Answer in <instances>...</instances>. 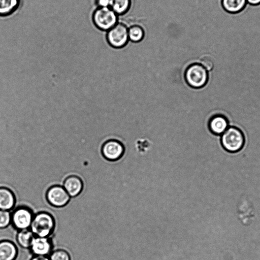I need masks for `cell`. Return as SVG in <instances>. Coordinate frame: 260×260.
Here are the masks:
<instances>
[{
	"label": "cell",
	"instance_id": "ffe728a7",
	"mask_svg": "<svg viewBox=\"0 0 260 260\" xmlns=\"http://www.w3.org/2000/svg\"><path fill=\"white\" fill-rule=\"evenodd\" d=\"M11 223L10 211L0 210V228H5Z\"/></svg>",
	"mask_w": 260,
	"mask_h": 260
},
{
	"label": "cell",
	"instance_id": "7a4b0ae2",
	"mask_svg": "<svg viewBox=\"0 0 260 260\" xmlns=\"http://www.w3.org/2000/svg\"><path fill=\"white\" fill-rule=\"evenodd\" d=\"M54 228V221L52 216L43 212L34 216L29 230L35 236L48 237L52 233Z\"/></svg>",
	"mask_w": 260,
	"mask_h": 260
},
{
	"label": "cell",
	"instance_id": "ac0fdd59",
	"mask_svg": "<svg viewBox=\"0 0 260 260\" xmlns=\"http://www.w3.org/2000/svg\"><path fill=\"white\" fill-rule=\"evenodd\" d=\"M128 39L133 42H139L144 38V31L138 25H134L128 28Z\"/></svg>",
	"mask_w": 260,
	"mask_h": 260
},
{
	"label": "cell",
	"instance_id": "7c38bea8",
	"mask_svg": "<svg viewBox=\"0 0 260 260\" xmlns=\"http://www.w3.org/2000/svg\"><path fill=\"white\" fill-rule=\"evenodd\" d=\"M17 248L12 242L4 240L0 242V260H15Z\"/></svg>",
	"mask_w": 260,
	"mask_h": 260
},
{
	"label": "cell",
	"instance_id": "5bb4252c",
	"mask_svg": "<svg viewBox=\"0 0 260 260\" xmlns=\"http://www.w3.org/2000/svg\"><path fill=\"white\" fill-rule=\"evenodd\" d=\"M21 0H0V17L9 16L19 8Z\"/></svg>",
	"mask_w": 260,
	"mask_h": 260
},
{
	"label": "cell",
	"instance_id": "9c48e42d",
	"mask_svg": "<svg viewBox=\"0 0 260 260\" xmlns=\"http://www.w3.org/2000/svg\"><path fill=\"white\" fill-rule=\"evenodd\" d=\"M29 249L34 255L49 256L52 252V245L48 237L35 236Z\"/></svg>",
	"mask_w": 260,
	"mask_h": 260
},
{
	"label": "cell",
	"instance_id": "8fae6325",
	"mask_svg": "<svg viewBox=\"0 0 260 260\" xmlns=\"http://www.w3.org/2000/svg\"><path fill=\"white\" fill-rule=\"evenodd\" d=\"M62 186L71 197H74L81 192L83 184L79 177L71 176L65 180Z\"/></svg>",
	"mask_w": 260,
	"mask_h": 260
},
{
	"label": "cell",
	"instance_id": "8992f818",
	"mask_svg": "<svg viewBox=\"0 0 260 260\" xmlns=\"http://www.w3.org/2000/svg\"><path fill=\"white\" fill-rule=\"evenodd\" d=\"M34 214L27 208L20 207L11 212V223L18 231L29 229Z\"/></svg>",
	"mask_w": 260,
	"mask_h": 260
},
{
	"label": "cell",
	"instance_id": "d6986e66",
	"mask_svg": "<svg viewBox=\"0 0 260 260\" xmlns=\"http://www.w3.org/2000/svg\"><path fill=\"white\" fill-rule=\"evenodd\" d=\"M50 260H71L69 253L62 249L52 251L49 255Z\"/></svg>",
	"mask_w": 260,
	"mask_h": 260
},
{
	"label": "cell",
	"instance_id": "44dd1931",
	"mask_svg": "<svg viewBox=\"0 0 260 260\" xmlns=\"http://www.w3.org/2000/svg\"><path fill=\"white\" fill-rule=\"evenodd\" d=\"M200 64L207 71H211L214 67V63L208 57H204L201 59Z\"/></svg>",
	"mask_w": 260,
	"mask_h": 260
},
{
	"label": "cell",
	"instance_id": "30bf717a",
	"mask_svg": "<svg viewBox=\"0 0 260 260\" xmlns=\"http://www.w3.org/2000/svg\"><path fill=\"white\" fill-rule=\"evenodd\" d=\"M208 126L210 131L213 134L221 135L229 127V122L225 116L217 114L210 118Z\"/></svg>",
	"mask_w": 260,
	"mask_h": 260
},
{
	"label": "cell",
	"instance_id": "4fadbf2b",
	"mask_svg": "<svg viewBox=\"0 0 260 260\" xmlns=\"http://www.w3.org/2000/svg\"><path fill=\"white\" fill-rule=\"evenodd\" d=\"M15 203L13 192L5 187H0V210L11 211Z\"/></svg>",
	"mask_w": 260,
	"mask_h": 260
},
{
	"label": "cell",
	"instance_id": "5b68a950",
	"mask_svg": "<svg viewBox=\"0 0 260 260\" xmlns=\"http://www.w3.org/2000/svg\"><path fill=\"white\" fill-rule=\"evenodd\" d=\"M106 39L110 45L114 48H121L127 43L128 28L122 23H116L108 30Z\"/></svg>",
	"mask_w": 260,
	"mask_h": 260
},
{
	"label": "cell",
	"instance_id": "e0dca14e",
	"mask_svg": "<svg viewBox=\"0 0 260 260\" xmlns=\"http://www.w3.org/2000/svg\"><path fill=\"white\" fill-rule=\"evenodd\" d=\"M131 6V0H111L110 8L117 15L125 13Z\"/></svg>",
	"mask_w": 260,
	"mask_h": 260
},
{
	"label": "cell",
	"instance_id": "ba28073f",
	"mask_svg": "<svg viewBox=\"0 0 260 260\" xmlns=\"http://www.w3.org/2000/svg\"><path fill=\"white\" fill-rule=\"evenodd\" d=\"M48 202L55 207L66 205L71 197L62 186L55 185L50 187L46 194Z\"/></svg>",
	"mask_w": 260,
	"mask_h": 260
},
{
	"label": "cell",
	"instance_id": "9a60e30c",
	"mask_svg": "<svg viewBox=\"0 0 260 260\" xmlns=\"http://www.w3.org/2000/svg\"><path fill=\"white\" fill-rule=\"evenodd\" d=\"M246 0H222L223 9L229 13H237L245 7Z\"/></svg>",
	"mask_w": 260,
	"mask_h": 260
},
{
	"label": "cell",
	"instance_id": "603a6c76",
	"mask_svg": "<svg viewBox=\"0 0 260 260\" xmlns=\"http://www.w3.org/2000/svg\"><path fill=\"white\" fill-rule=\"evenodd\" d=\"M30 260H50L49 256L34 255Z\"/></svg>",
	"mask_w": 260,
	"mask_h": 260
},
{
	"label": "cell",
	"instance_id": "6da1fadb",
	"mask_svg": "<svg viewBox=\"0 0 260 260\" xmlns=\"http://www.w3.org/2000/svg\"><path fill=\"white\" fill-rule=\"evenodd\" d=\"M245 137L243 132L236 126H229L221 135L222 148L230 153H236L241 150L245 145Z\"/></svg>",
	"mask_w": 260,
	"mask_h": 260
},
{
	"label": "cell",
	"instance_id": "7402d4cb",
	"mask_svg": "<svg viewBox=\"0 0 260 260\" xmlns=\"http://www.w3.org/2000/svg\"><path fill=\"white\" fill-rule=\"evenodd\" d=\"M111 0H95V5L98 7H109Z\"/></svg>",
	"mask_w": 260,
	"mask_h": 260
},
{
	"label": "cell",
	"instance_id": "cb8c5ba5",
	"mask_svg": "<svg viewBox=\"0 0 260 260\" xmlns=\"http://www.w3.org/2000/svg\"><path fill=\"white\" fill-rule=\"evenodd\" d=\"M246 1L252 5H258L260 4V0H246Z\"/></svg>",
	"mask_w": 260,
	"mask_h": 260
},
{
	"label": "cell",
	"instance_id": "277c9868",
	"mask_svg": "<svg viewBox=\"0 0 260 260\" xmlns=\"http://www.w3.org/2000/svg\"><path fill=\"white\" fill-rule=\"evenodd\" d=\"M185 77L190 86L199 88L204 86L207 83L208 73L201 64L194 63L187 68Z\"/></svg>",
	"mask_w": 260,
	"mask_h": 260
},
{
	"label": "cell",
	"instance_id": "3957f363",
	"mask_svg": "<svg viewBox=\"0 0 260 260\" xmlns=\"http://www.w3.org/2000/svg\"><path fill=\"white\" fill-rule=\"evenodd\" d=\"M117 14L110 7H98L93 12L92 20L101 30H109L117 23Z\"/></svg>",
	"mask_w": 260,
	"mask_h": 260
},
{
	"label": "cell",
	"instance_id": "52a82bcc",
	"mask_svg": "<svg viewBox=\"0 0 260 260\" xmlns=\"http://www.w3.org/2000/svg\"><path fill=\"white\" fill-rule=\"evenodd\" d=\"M124 151V148L121 143L115 140H110L103 144L101 154L105 159L113 161L120 159Z\"/></svg>",
	"mask_w": 260,
	"mask_h": 260
},
{
	"label": "cell",
	"instance_id": "2e32d148",
	"mask_svg": "<svg viewBox=\"0 0 260 260\" xmlns=\"http://www.w3.org/2000/svg\"><path fill=\"white\" fill-rule=\"evenodd\" d=\"M35 236L29 229L18 231L16 235L17 242L21 247L29 248Z\"/></svg>",
	"mask_w": 260,
	"mask_h": 260
}]
</instances>
